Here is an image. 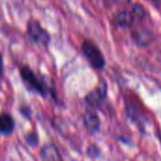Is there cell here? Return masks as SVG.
Returning a JSON list of instances; mask_svg holds the SVG:
<instances>
[{
  "label": "cell",
  "mask_w": 161,
  "mask_h": 161,
  "mask_svg": "<svg viewBox=\"0 0 161 161\" xmlns=\"http://www.w3.org/2000/svg\"><path fill=\"white\" fill-rule=\"evenodd\" d=\"M3 75H4V59H3L2 53L0 52V80L3 78Z\"/></svg>",
  "instance_id": "cell-11"
},
{
  "label": "cell",
  "mask_w": 161,
  "mask_h": 161,
  "mask_svg": "<svg viewBox=\"0 0 161 161\" xmlns=\"http://www.w3.org/2000/svg\"><path fill=\"white\" fill-rule=\"evenodd\" d=\"M26 37L31 44L40 47H48L51 43L50 33L36 19L28 20L26 24Z\"/></svg>",
  "instance_id": "cell-2"
},
{
  "label": "cell",
  "mask_w": 161,
  "mask_h": 161,
  "mask_svg": "<svg viewBox=\"0 0 161 161\" xmlns=\"http://www.w3.org/2000/svg\"><path fill=\"white\" fill-rule=\"evenodd\" d=\"M131 12L135 20H142L146 17V11L144 8L140 4H135L131 8Z\"/></svg>",
  "instance_id": "cell-10"
},
{
  "label": "cell",
  "mask_w": 161,
  "mask_h": 161,
  "mask_svg": "<svg viewBox=\"0 0 161 161\" xmlns=\"http://www.w3.org/2000/svg\"><path fill=\"white\" fill-rule=\"evenodd\" d=\"M84 125L86 129L93 134L96 133L99 130L100 127V120L97 116V114L93 111H88L85 115H84Z\"/></svg>",
  "instance_id": "cell-6"
},
{
  "label": "cell",
  "mask_w": 161,
  "mask_h": 161,
  "mask_svg": "<svg viewBox=\"0 0 161 161\" xmlns=\"http://www.w3.org/2000/svg\"><path fill=\"white\" fill-rule=\"evenodd\" d=\"M106 91L107 88L105 84L98 86L86 96V102L92 107L99 106L103 102L104 98L106 97V92H107Z\"/></svg>",
  "instance_id": "cell-4"
},
{
  "label": "cell",
  "mask_w": 161,
  "mask_h": 161,
  "mask_svg": "<svg viewBox=\"0 0 161 161\" xmlns=\"http://www.w3.org/2000/svg\"><path fill=\"white\" fill-rule=\"evenodd\" d=\"M42 161H63L57 147L53 144H46L41 151Z\"/></svg>",
  "instance_id": "cell-7"
},
{
  "label": "cell",
  "mask_w": 161,
  "mask_h": 161,
  "mask_svg": "<svg viewBox=\"0 0 161 161\" xmlns=\"http://www.w3.org/2000/svg\"><path fill=\"white\" fill-rule=\"evenodd\" d=\"M81 51L90 65L98 71H101L106 66L105 57L98 45L92 40H85L81 45Z\"/></svg>",
  "instance_id": "cell-3"
},
{
  "label": "cell",
  "mask_w": 161,
  "mask_h": 161,
  "mask_svg": "<svg viewBox=\"0 0 161 161\" xmlns=\"http://www.w3.org/2000/svg\"><path fill=\"white\" fill-rule=\"evenodd\" d=\"M133 39L138 44L148 45L153 40V35L147 29H137L133 32Z\"/></svg>",
  "instance_id": "cell-9"
},
{
  "label": "cell",
  "mask_w": 161,
  "mask_h": 161,
  "mask_svg": "<svg viewBox=\"0 0 161 161\" xmlns=\"http://www.w3.org/2000/svg\"><path fill=\"white\" fill-rule=\"evenodd\" d=\"M135 18L131 10H120L114 16V23L123 28H129L133 25Z\"/></svg>",
  "instance_id": "cell-5"
},
{
  "label": "cell",
  "mask_w": 161,
  "mask_h": 161,
  "mask_svg": "<svg viewBox=\"0 0 161 161\" xmlns=\"http://www.w3.org/2000/svg\"><path fill=\"white\" fill-rule=\"evenodd\" d=\"M20 76L25 84V86L33 92H36L42 96H45L50 87L48 86L45 78L43 76L38 75L32 69L26 64H24L19 69Z\"/></svg>",
  "instance_id": "cell-1"
},
{
  "label": "cell",
  "mask_w": 161,
  "mask_h": 161,
  "mask_svg": "<svg viewBox=\"0 0 161 161\" xmlns=\"http://www.w3.org/2000/svg\"><path fill=\"white\" fill-rule=\"evenodd\" d=\"M15 123L13 118L8 113L0 114V134L9 135L13 132Z\"/></svg>",
  "instance_id": "cell-8"
}]
</instances>
